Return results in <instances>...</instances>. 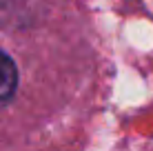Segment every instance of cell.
<instances>
[{
	"instance_id": "cell-1",
	"label": "cell",
	"mask_w": 153,
	"mask_h": 151,
	"mask_svg": "<svg viewBox=\"0 0 153 151\" xmlns=\"http://www.w3.org/2000/svg\"><path fill=\"white\" fill-rule=\"evenodd\" d=\"M18 89V67L13 58L0 49V102H7Z\"/></svg>"
}]
</instances>
